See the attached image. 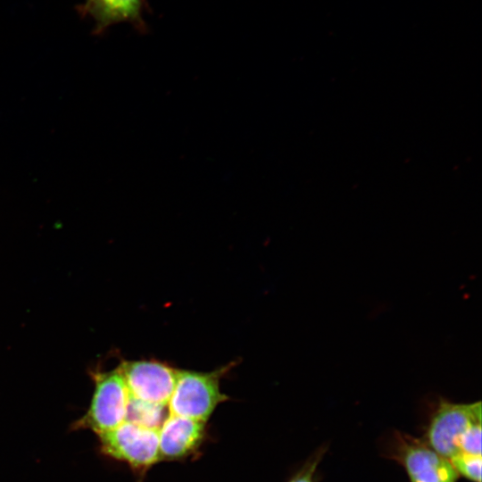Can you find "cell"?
Returning a JSON list of instances; mask_svg holds the SVG:
<instances>
[{
  "label": "cell",
  "instance_id": "52a82bcc",
  "mask_svg": "<svg viewBox=\"0 0 482 482\" xmlns=\"http://www.w3.org/2000/svg\"><path fill=\"white\" fill-rule=\"evenodd\" d=\"M205 422L169 415L159 428L161 460H177L194 452L203 442Z\"/></svg>",
  "mask_w": 482,
  "mask_h": 482
},
{
  "label": "cell",
  "instance_id": "4fadbf2b",
  "mask_svg": "<svg viewBox=\"0 0 482 482\" xmlns=\"http://www.w3.org/2000/svg\"><path fill=\"white\" fill-rule=\"evenodd\" d=\"M89 0H85L83 3H87Z\"/></svg>",
  "mask_w": 482,
  "mask_h": 482
},
{
  "label": "cell",
  "instance_id": "7a4b0ae2",
  "mask_svg": "<svg viewBox=\"0 0 482 482\" xmlns=\"http://www.w3.org/2000/svg\"><path fill=\"white\" fill-rule=\"evenodd\" d=\"M94 381L91 404L79 425L101 435L126 420L129 392L120 368L94 374Z\"/></svg>",
  "mask_w": 482,
  "mask_h": 482
},
{
  "label": "cell",
  "instance_id": "ba28073f",
  "mask_svg": "<svg viewBox=\"0 0 482 482\" xmlns=\"http://www.w3.org/2000/svg\"><path fill=\"white\" fill-rule=\"evenodd\" d=\"M145 0H89L76 6L81 17L89 15L95 21L93 34L99 35L110 26L122 21L145 30L143 9Z\"/></svg>",
  "mask_w": 482,
  "mask_h": 482
},
{
  "label": "cell",
  "instance_id": "30bf717a",
  "mask_svg": "<svg viewBox=\"0 0 482 482\" xmlns=\"http://www.w3.org/2000/svg\"><path fill=\"white\" fill-rule=\"evenodd\" d=\"M449 461L458 475H461L472 482H481V455L460 452Z\"/></svg>",
  "mask_w": 482,
  "mask_h": 482
},
{
  "label": "cell",
  "instance_id": "6da1fadb",
  "mask_svg": "<svg viewBox=\"0 0 482 482\" xmlns=\"http://www.w3.org/2000/svg\"><path fill=\"white\" fill-rule=\"evenodd\" d=\"M227 368L212 372L179 370L174 390L168 403L170 415L205 422L227 395L220 389V379Z\"/></svg>",
  "mask_w": 482,
  "mask_h": 482
},
{
  "label": "cell",
  "instance_id": "9c48e42d",
  "mask_svg": "<svg viewBox=\"0 0 482 482\" xmlns=\"http://www.w3.org/2000/svg\"><path fill=\"white\" fill-rule=\"evenodd\" d=\"M166 406L144 402L129 395L126 420L136 425L160 428L164 416Z\"/></svg>",
  "mask_w": 482,
  "mask_h": 482
},
{
  "label": "cell",
  "instance_id": "277c9868",
  "mask_svg": "<svg viewBox=\"0 0 482 482\" xmlns=\"http://www.w3.org/2000/svg\"><path fill=\"white\" fill-rule=\"evenodd\" d=\"M392 458L404 468L411 482H456L459 477L448 459L409 435L395 433Z\"/></svg>",
  "mask_w": 482,
  "mask_h": 482
},
{
  "label": "cell",
  "instance_id": "3957f363",
  "mask_svg": "<svg viewBox=\"0 0 482 482\" xmlns=\"http://www.w3.org/2000/svg\"><path fill=\"white\" fill-rule=\"evenodd\" d=\"M481 421V403H454L441 400L433 411L424 441L450 460L461 452L459 443L468 428Z\"/></svg>",
  "mask_w": 482,
  "mask_h": 482
},
{
  "label": "cell",
  "instance_id": "8992f818",
  "mask_svg": "<svg viewBox=\"0 0 482 482\" xmlns=\"http://www.w3.org/2000/svg\"><path fill=\"white\" fill-rule=\"evenodd\" d=\"M119 368L131 397L168 405L179 370L158 361L123 362Z\"/></svg>",
  "mask_w": 482,
  "mask_h": 482
},
{
  "label": "cell",
  "instance_id": "5b68a950",
  "mask_svg": "<svg viewBox=\"0 0 482 482\" xmlns=\"http://www.w3.org/2000/svg\"><path fill=\"white\" fill-rule=\"evenodd\" d=\"M99 436L104 453L134 468H148L161 460L159 428L124 421Z\"/></svg>",
  "mask_w": 482,
  "mask_h": 482
},
{
  "label": "cell",
  "instance_id": "7c38bea8",
  "mask_svg": "<svg viewBox=\"0 0 482 482\" xmlns=\"http://www.w3.org/2000/svg\"><path fill=\"white\" fill-rule=\"evenodd\" d=\"M326 449L319 448L312 456L305 461L303 466L296 472L289 482H313V477Z\"/></svg>",
  "mask_w": 482,
  "mask_h": 482
},
{
  "label": "cell",
  "instance_id": "8fae6325",
  "mask_svg": "<svg viewBox=\"0 0 482 482\" xmlns=\"http://www.w3.org/2000/svg\"><path fill=\"white\" fill-rule=\"evenodd\" d=\"M459 447L462 453L481 455V421L468 428L460 439Z\"/></svg>",
  "mask_w": 482,
  "mask_h": 482
}]
</instances>
